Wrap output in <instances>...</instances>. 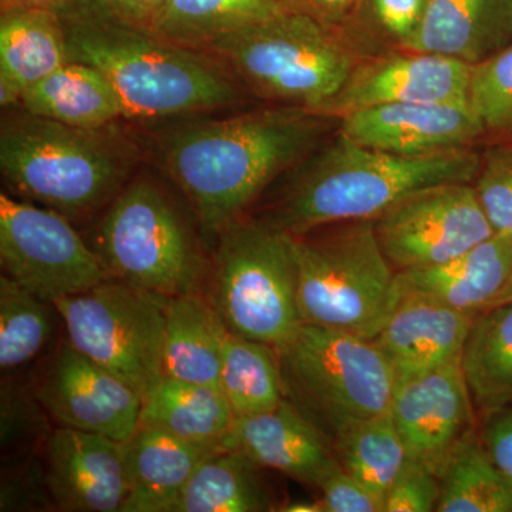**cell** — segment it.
I'll return each mask as SVG.
<instances>
[{"mask_svg": "<svg viewBox=\"0 0 512 512\" xmlns=\"http://www.w3.org/2000/svg\"><path fill=\"white\" fill-rule=\"evenodd\" d=\"M339 121L285 106L194 124L170 138L165 161L202 234L218 238L272 181L311 156Z\"/></svg>", "mask_w": 512, "mask_h": 512, "instance_id": "obj_1", "label": "cell"}, {"mask_svg": "<svg viewBox=\"0 0 512 512\" xmlns=\"http://www.w3.org/2000/svg\"><path fill=\"white\" fill-rule=\"evenodd\" d=\"M69 60L99 70L119 96L124 117L158 119L231 106L237 87L207 60L120 18L99 0L55 9Z\"/></svg>", "mask_w": 512, "mask_h": 512, "instance_id": "obj_2", "label": "cell"}, {"mask_svg": "<svg viewBox=\"0 0 512 512\" xmlns=\"http://www.w3.org/2000/svg\"><path fill=\"white\" fill-rule=\"evenodd\" d=\"M476 148L430 156H399L360 146L339 131L303 160L291 183L261 218L292 237L339 222L375 220L410 192L448 183H473Z\"/></svg>", "mask_w": 512, "mask_h": 512, "instance_id": "obj_3", "label": "cell"}, {"mask_svg": "<svg viewBox=\"0 0 512 512\" xmlns=\"http://www.w3.org/2000/svg\"><path fill=\"white\" fill-rule=\"evenodd\" d=\"M291 241L302 325L375 338L396 305V271L373 220L326 225Z\"/></svg>", "mask_w": 512, "mask_h": 512, "instance_id": "obj_4", "label": "cell"}, {"mask_svg": "<svg viewBox=\"0 0 512 512\" xmlns=\"http://www.w3.org/2000/svg\"><path fill=\"white\" fill-rule=\"evenodd\" d=\"M259 96L316 110L342 89L362 57L303 10L238 30L205 47Z\"/></svg>", "mask_w": 512, "mask_h": 512, "instance_id": "obj_5", "label": "cell"}, {"mask_svg": "<svg viewBox=\"0 0 512 512\" xmlns=\"http://www.w3.org/2000/svg\"><path fill=\"white\" fill-rule=\"evenodd\" d=\"M276 352L286 399L329 439L349 424L389 413L396 379L372 339L302 325Z\"/></svg>", "mask_w": 512, "mask_h": 512, "instance_id": "obj_6", "label": "cell"}, {"mask_svg": "<svg viewBox=\"0 0 512 512\" xmlns=\"http://www.w3.org/2000/svg\"><path fill=\"white\" fill-rule=\"evenodd\" d=\"M0 167L20 194L73 217L113 194L126 173V157L100 130L28 114L3 126Z\"/></svg>", "mask_w": 512, "mask_h": 512, "instance_id": "obj_7", "label": "cell"}, {"mask_svg": "<svg viewBox=\"0 0 512 512\" xmlns=\"http://www.w3.org/2000/svg\"><path fill=\"white\" fill-rule=\"evenodd\" d=\"M218 238L212 305L231 335L281 349L302 326L291 235L237 220Z\"/></svg>", "mask_w": 512, "mask_h": 512, "instance_id": "obj_8", "label": "cell"}, {"mask_svg": "<svg viewBox=\"0 0 512 512\" xmlns=\"http://www.w3.org/2000/svg\"><path fill=\"white\" fill-rule=\"evenodd\" d=\"M170 298L107 279L55 303L74 349L133 387L141 399L164 377Z\"/></svg>", "mask_w": 512, "mask_h": 512, "instance_id": "obj_9", "label": "cell"}, {"mask_svg": "<svg viewBox=\"0 0 512 512\" xmlns=\"http://www.w3.org/2000/svg\"><path fill=\"white\" fill-rule=\"evenodd\" d=\"M96 254L110 279L177 296L198 292L202 264L190 232L156 185L137 181L101 221Z\"/></svg>", "mask_w": 512, "mask_h": 512, "instance_id": "obj_10", "label": "cell"}, {"mask_svg": "<svg viewBox=\"0 0 512 512\" xmlns=\"http://www.w3.org/2000/svg\"><path fill=\"white\" fill-rule=\"evenodd\" d=\"M3 271L45 301L89 291L110 279L63 214L0 194Z\"/></svg>", "mask_w": 512, "mask_h": 512, "instance_id": "obj_11", "label": "cell"}, {"mask_svg": "<svg viewBox=\"0 0 512 512\" xmlns=\"http://www.w3.org/2000/svg\"><path fill=\"white\" fill-rule=\"evenodd\" d=\"M373 224L396 272L443 264L495 234L473 183L410 192L377 215Z\"/></svg>", "mask_w": 512, "mask_h": 512, "instance_id": "obj_12", "label": "cell"}, {"mask_svg": "<svg viewBox=\"0 0 512 512\" xmlns=\"http://www.w3.org/2000/svg\"><path fill=\"white\" fill-rule=\"evenodd\" d=\"M33 387L59 427L126 441L140 424V394L74 349L66 338Z\"/></svg>", "mask_w": 512, "mask_h": 512, "instance_id": "obj_13", "label": "cell"}, {"mask_svg": "<svg viewBox=\"0 0 512 512\" xmlns=\"http://www.w3.org/2000/svg\"><path fill=\"white\" fill-rule=\"evenodd\" d=\"M473 67L448 57L394 49L360 59L332 99L315 113L333 119L389 104L470 101Z\"/></svg>", "mask_w": 512, "mask_h": 512, "instance_id": "obj_14", "label": "cell"}, {"mask_svg": "<svg viewBox=\"0 0 512 512\" xmlns=\"http://www.w3.org/2000/svg\"><path fill=\"white\" fill-rule=\"evenodd\" d=\"M476 413L461 359L396 383L389 410L407 456L437 476L477 430Z\"/></svg>", "mask_w": 512, "mask_h": 512, "instance_id": "obj_15", "label": "cell"}, {"mask_svg": "<svg viewBox=\"0 0 512 512\" xmlns=\"http://www.w3.org/2000/svg\"><path fill=\"white\" fill-rule=\"evenodd\" d=\"M338 131L360 146L409 157L474 147L485 137L470 101L372 107L343 117Z\"/></svg>", "mask_w": 512, "mask_h": 512, "instance_id": "obj_16", "label": "cell"}, {"mask_svg": "<svg viewBox=\"0 0 512 512\" xmlns=\"http://www.w3.org/2000/svg\"><path fill=\"white\" fill-rule=\"evenodd\" d=\"M57 511L121 512L128 495L123 441L57 427L43 448Z\"/></svg>", "mask_w": 512, "mask_h": 512, "instance_id": "obj_17", "label": "cell"}, {"mask_svg": "<svg viewBox=\"0 0 512 512\" xmlns=\"http://www.w3.org/2000/svg\"><path fill=\"white\" fill-rule=\"evenodd\" d=\"M224 447L312 487L340 466L329 437L286 397L269 412L235 417Z\"/></svg>", "mask_w": 512, "mask_h": 512, "instance_id": "obj_18", "label": "cell"}, {"mask_svg": "<svg viewBox=\"0 0 512 512\" xmlns=\"http://www.w3.org/2000/svg\"><path fill=\"white\" fill-rule=\"evenodd\" d=\"M474 319L427 299L403 298L372 340L399 383L460 360Z\"/></svg>", "mask_w": 512, "mask_h": 512, "instance_id": "obj_19", "label": "cell"}, {"mask_svg": "<svg viewBox=\"0 0 512 512\" xmlns=\"http://www.w3.org/2000/svg\"><path fill=\"white\" fill-rule=\"evenodd\" d=\"M511 266L512 234H494L443 264L396 272V303L423 298L477 316L490 308L507 284Z\"/></svg>", "mask_w": 512, "mask_h": 512, "instance_id": "obj_20", "label": "cell"}, {"mask_svg": "<svg viewBox=\"0 0 512 512\" xmlns=\"http://www.w3.org/2000/svg\"><path fill=\"white\" fill-rule=\"evenodd\" d=\"M512 45V0H427L419 28L402 49L474 67Z\"/></svg>", "mask_w": 512, "mask_h": 512, "instance_id": "obj_21", "label": "cell"}, {"mask_svg": "<svg viewBox=\"0 0 512 512\" xmlns=\"http://www.w3.org/2000/svg\"><path fill=\"white\" fill-rule=\"evenodd\" d=\"M128 495L121 512H171L197 468L220 446L190 443L138 426L123 441Z\"/></svg>", "mask_w": 512, "mask_h": 512, "instance_id": "obj_22", "label": "cell"}, {"mask_svg": "<svg viewBox=\"0 0 512 512\" xmlns=\"http://www.w3.org/2000/svg\"><path fill=\"white\" fill-rule=\"evenodd\" d=\"M67 55L66 32L55 9H3L0 19V100L20 103L23 93L56 72Z\"/></svg>", "mask_w": 512, "mask_h": 512, "instance_id": "obj_23", "label": "cell"}, {"mask_svg": "<svg viewBox=\"0 0 512 512\" xmlns=\"http://www.w3.org/2000/svg\"><path fill=\"white\" fill-rule=\"evenodd\" d=\"M228 336L227 326L210 298L200 292L171 296L165 313L164 376L220 386Z\"/></svg>", "mask_w": 512, "mask_h": 512, "instance_id": "obj_24", "label": "cell"}, {"mask_svg": "<svg viewBox=\"0 0 512 512\" xmlns=\"http://www.w3.org/2000/svg\"><path fill=\"white\" fill-rule=\"evenodd\" d=\"M235 414L220 386L163 377L146 394L140 424L190 443L224 447Z\"/></svg>", "mask_w": 512, "mask_h": 512, "instance_id": "obj_25", "label": "cell"}, {"mask_svg": "<svg viewBox=\"0 0 512 512\" xmlns=\"http://www.w3.org/2000/svg\"><path fill=\"white\" fill-rule=\"evenodd\" d=\"M20 103L33 116L84 130H101L124 117L109 80L89 64L73 60L26 90Z\"/></svg>", "mask_w": 512, "mask_h": 512, "instance_id": "obj_26", "label": "cell"}, {"mask_svg": "<svg viewBox=\"0 0 512 512\" xmlns=\"http://www.w3.org/2000/svg\"><path fill=\"white\" fill-rule=\"evenodd\" d=\"M298 9L295 0H168L151 30L185 49H205L221 37Z\"/></svg>", "mask_w": 512, "mask_h": 512, "instance_id": "obj_27", "label": "cell"}, {"mask_svg": "<svg viewBox=\"0 0 512 512\" xmlns=\"http://www.w3.org/2000/svg\"><path fill=\"white\" fill-rule=\"evenodd\" d=\"M262 467L234 448H221L195 471L171 512L276 511Z\"/></svg>", "mask_w": 512, "mask_h": 512, "instance_id": "obj_28", "label": "cell"}, {"mask_svg": "<svg viewBox=\"0 0 512 512\" xmlns=\"http://www.w3.org/2000/svg\"><path fill=\"white\" fill-rule=\"evenodd\" d=\"M461 366L481 417L512 406V301L476 316Z\"/></svg>", "mask_w": 512, "mask_h": 512, "instance_id": "obj_29", "label": "cell"}, {"mask_svg": "<svg viewBox=\"0 0 512 512\" xmlns=\"http://www.w3.org/2000/svg\"><path fill=\"white\" fill-rule=\"evenodd\" d=\"M439 512H512V487L488 454L480 429L454 448L440 473Z\"/></svg>", "mask_w": 512, "mask_h": 512, "instance_id": "obj_30", "label": "cell"}, {"mask_svg": "<svg viewBox=\"0 0 512 512\" xmlns=\"http://www.w3.org/2000/svg\"><path fill=\"white\" fill-rule=\"evenodd\" d=\"M220 389L235 417L269 412L284 402L285 389L276 349L229 333L220 373Z\"/></svg>", "mask_w": 512, "mask_h": 512, "instance_id": "obj_31", "label": "cell"}, {"mask_svg": "<svg viewBox=\"0 0 512 512\" xmlns=\"http://www.w3.org/2000/svg\"><path fill=\"white\" fill-rule=\"evenodd\" d=\"M330 441L340 466L382 501L409 460L389 413L349 424Z\"/></svg>", "mask_w": 512, "mask_h": 512, "instance_id": "obj_32", "label": "cell"}, {"mask_svg": "<svg viewBox=\"0 0 512 512\" xmlns=\"http://www.w3.org/2000/svg\"><path fill=\"white\" fill-rule=\"evenodd\" d=\"M60 313L8 275L0 278V369L6 375L32 363L49 345Z\"/></svg>", "mask_w": 512, "mask_h": 512, "instance_id": "obj_33", "label": "cell"}, {"mask_svg": "<svg viewBox=\"0 0 512 512\" xmlns=\"http://www.w3.org/2000/svg\"><path fill=\"white\" fill-rule=\"evenodd\" d=\"M33 384L3 379L0 393V444L3 460L45 448L53 429Z\"/></svg>", "mask_w": 512, "mask_h": 512, "instance_id": "obj_34", "label": "cell"}, {"mask_svg": "<svg viewBox=\"0 0 512 512\" xmlns=\"http://www.w3.org/2000/svg\"><path fill=\"white\" fill-rule=\"evenodd\" d=\"M470 104L485 137L512 143V45L473 67Z\"/></svg>", "mask_w": 512, "mask_h": 512, "instance_id": "obj_35", "label": "cell"}, {"mask_svg": "<svg viewBox=\"0 0 512 512\" xmlns=\"http://www.w3.org/2000/svg\"><path fill=\"white\" fill-rule=\"evenodd\" d=\"M473 187L495 234H512V143L481 154Z\"/></svg>", "mask_w": 512, "mask_h": 512, "instance_id": "obj_36", "label": "cell"}, {"mask_svg": "<svg viewBox=\"0 0 512 512\" xmlns=\"http://www.w3.org/2000/svg\"><path fill=\"white\" fill-rule=\"evenodd\" d=\"M3 461L0 511L56 510L47 484L45 457L30 453Z\"/></svg>", "mask_w": 512, "mask_h": 512, "instance_id": "obj_37", "label": "cell"}, {"mask_svg": "<svg viewBox=\"0 0 512 512\" xmlns=\"http://www.w3.org/2000/svg\"><path fill=\"white\" fill-rule=\"evenodd\" d=\"M439 500V476L409 458L384 497L383 512H433Z\"/></svg>", "mask_w": 512, "mask_h": 512, "instance_id": "obj_38", "label": "cell"}, {"mask_svg": "<svg viewBox=\"0 0 512 512\" xmlns=\"http://www.w3.org/2000/svg\"><path fill=\"white\" fill-rule=\"evenodd\" d=\"M316 488L325 512H383V501L342 466L323 478Z\"/></svg>", "mask_w": 512, "mask_h": 512, "instance_id": "obj_39", "label": "cell"}, {"mask_svg": "<svg viewBox=\"0 0 512 512\" xmlns=\"http://www.w3.org/2000/svg\"><path fill=\"white\" fill-rule=\"evenodd\" d=\"M370 12L384 39L402 49L419 28L427 0H369Z\"/></svg>", "mask_w": 512, "mask_h": 512, "instance_id": "obj_40", "label": "cell"}, {"mask_svg": "<svg viewBox=\"0 0 512 512\" xmlns=\"http://www.w3.org/2000/svg\"><path fill=\"white\" fill-rule=\"evenodd\" d=\"M480 436L495 466L512 487V406L485 414Z\"/></svg>", "mask_w": 512, "mask_h": 512, "instance_id": "obj_41", "label": "cell"}, {"mask_svg": "<svg viewBox=\"0 0 512 512\" xmlns=\"http://www.w3.org/2000/svg\"><path fill=\"white\" fill-rule=\"evenodd\" d=\"M99 2L120 18L151 30L168 0H99Z\"/></svg>", "mask_w": 512, "mask_h": 512, "instance_id": "obj_42", "label": "cell"}, {"mask_svg": "<svg viewBox=\"0 0 512 512\" xmlns=\"http://www.w3.org/2000/svg\"><path fill=\"white\" fill-rule=\"evenodd\" d=\"M357 0H295L298 8L320 22H338L353 8Z\"/></svg>", "mask_w": 512, "mask_h": 512, "instance_id": "obj_43", "label": "cell"}, {"mask_svg": "<svg viewBox=\"0 0 512 512\" xmlns=\"http://www.w3.org/2000/svg\"><path fill=\"white\" fill-rule=\"evenodd\" d=\"M66 2L69 0H2V10L15 8L56 9Z\"/></svg>", "mask_w": 512, "mask_h": 512, "instance_id": "obj_44", "label": "cell"}, {"mask_svg": "<svg viewBox=\"0 0 512 512\" xmlns=\"http://www.w3.org/2000/svg\"><path fill=\"white\" fill-rule=\"evenodd\" d=\"M276 511L282 512H325L322 507V503L318 500H296L289 501L281 507L276 508Z\"/></svg>", "mask_w": 512, "mask_h": 512, "instance_id": "obj_45", "label": "cell"}, {"mask_svg": "<svg viewBox=\"0 0 512 512\" xmlns=\"http://www.w3.org/2000/svg\"><path fill=\"white\" fill-rule=\"evenodd\" d=\"M512 301V266H511V274L508 276L507 284H505L504 288L501 289V292L498 293L497 298L494 299L493 303H491L490 308L493 306L501 305V303Z\"/></svg>", "mask_w": 512, "mask_h": 512, "instance_id": "obj_46", "label": "cell"}]
</instances>
